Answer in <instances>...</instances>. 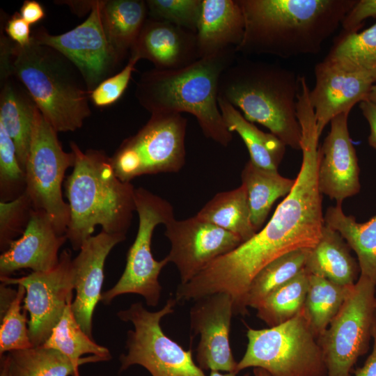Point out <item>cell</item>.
<instances>
[{
    "label": "cell",
    "instance_id": "cell-7",
    "mask_svg": "<svg viewBox=\"0 0 376 376\" xmlns=\"http://www.w3.org/2000/svg\"><path fill=\"white\" fill-rule=\"evenodd\" d=\"M176 303L171 297L162 308L150 312L137 302L117 313L120 320L134 327L127 334V353L119 357L120 372L139 365L152 376H206L194 362L192 351L183 349L162 331L161 320L174 311Z\"/></svg>",
    "mask_w": 376,
    "mask_h": 376
},
{
    "label": "cell",
    "instance_id": "cell-39",
    "mask_svg": "<svg viewBox=\"0 0 376 376\" xmlns=\"http://www.w3.org/2000/svg\"><path fill=\"white\" fill-rule=\"evenodd\" d=\"M135 55H131L127 65L117 74L100 83L90 93L93 103L97 107H107L115 103L126 90L135 65L139 61Z\"/></svg>",
    "mask_w": 376,
    "mask_h": 376
},
{
    "label": "cell",
    "instance_id": "cell-43",
    "mask_svg": "<svg viewBox=\"0 0 376 376\" xmlns=\"http://www.w3.org/2000/svg\"><path fill=\"white\" fill-rule=\"evenodd\" d=\"M19 14L26 22L32 24L42 19L45 13L42 6L39 2L27 0L23 3Z\"/></svg>",
    "mask_w": 376,
    "mask_h": 376
},
{
    "label": "cell",
    "instance_id": "cell-18",
    "mask_svg": "<svg viewBox=\"0 0 376 376\" xmlns=\"http://www.w3.org/2000/svg\"><path fill=\"white\" fill-rule=\"evenodd\" d=\"M66 240V235L56 231L45 211L33 209L23 234L0 256V278L10 277L22 269L34 272L53 269L58 263V251Z\"/></svg>",
    "mask_w": 376,
    "mask_h": 376
},
{
    "label": "cell",
    "instance_id": "cell-28",
    "mask_svg": "<svg viewBox=\"0 0 376 376\" xmlns=\"http://www.w3.org/2000/svg\"><path fill=\"white\" fill-rule=\"evenodd\" d=\"M72 302L68 304L61 318L42 345L61 352L79 366L87 363L109 361L111 359L109 350L96 343L76 320Z\"/></svg>",
    "mask_w": 376,
    "mask_h": 376
},
{
    "label": "cell",
    "instance_id": "cell-38",
    "mask_svg": "<svg viewBox=\"0 0 376 376\" xmlns=\"http://www.w3.org/2000/svg\"><path fill=\"white\" fill-rule=\"evenodd\" d=\"M33 209L26 193L10 201H0V250L2 252L23 234Z\"/></svg>",
    "mask_w": 376,
    "mask_h": 376
},
{
    "label": "cell",
    "instance_id": "cell-23",
    "mask_svg": "<svg viewBox=\"0 0 376 376\" xmlns=\"http://www.w3.org/2000/svg\"><path fill=\"white\" fill-rule=\"evenodd\" d=\"M37 107L29 93L6 81L0 98V124L12 139L22 169L29 152ZM25 172V171H24Z\"/></svg>",
    "mask_w": 376,
    "mask_h": 376
},
{
    "label": "cell",
    "instance_id": "cell-21",
    "mask_svg": "<svg viewBox=\"0 0 376 376\" xmlns=\"http://www.w3.org/2000/svg\"><path fill=\"white\" fill-rule=\"evenodd\" d=\"M244 32V19L237 0H202L196 32L200 58L236 49Z\"/></svg>",
    "mask_w": 376,
    "mask_h": 376
},
{
    "label": "cell",
    "instance_id": "cell-46",
    "mask_svg": "<svg viewBox=\"0 0 376 376\" xmlns=\"http://www.w3.org/2000/svg\"><path fill=\"white\" fill-rule=\"evenodd\" d=\"M0 376H10L9 359L8 354L0 356Z\"/></svg>",
    "mask_w": 376,
    "mask_h": 376
},
{
    "label": "cell",
    "instance_id": "cell-34",
    "mask_svg": "<svg viewBox=\"0 0 376 376\" xmlns=\"http://www.w3.org/2000/svg\"><path fill=\"white\" fill-rule=\"evenodd\" d=\"M310 249H297L285 253L264 267L249 285L246 306L256 308L269 294L295 277L304 268Z\"/></svg>",
    "mask_w": 376,
    "mask_h": 376
},
{
    "label": "cell",
    "instance_id": "cell-25",
    "mask_svg": "<svg viewBox=\"0 0 376 376\" xmlns=\"http://www.w3.org/2000/svg\"><path fill=\"white\" fill-rule=\"evenodd\" d=\"M327 225L338 232L357 257L360 275L376 286V214L364 223L346 215L341 204L327 208L324 215Z\"/></svg>",
    "mask_w": 376,
    "mask_h": 376
},
{
    "label": "cell",
    "instance_id": "cell-29",
    "mask_svg": "<svg viewBox=\"0 0 376 376\" xmlns=\"http://www.w3.org/2000/svg\"><path fill=\"white\" fill-rule=\"evenodd\" d=\"M195 216L237 235L242 242L257 233L251 221L247 192L242 184L217 194Z\"/></svg>",
    "mask_w": 376,
    "mask_h": 376
},
{
    "label": "cell",
    "instance_id": "cell-44",
    "mask_svg": "<svg viewBox=\"0 0 376 376\" xmlns=\"http://www.w3.org/2000/svg\"><path fill=\"white\" fill-rule=\"evenodd\" d=\"M372 339L373 349L362 367L357 369L355 376H376V312L374 317Z\"/></svg>",
    "mask_w": 376,
    "mask_h": 376
},
{
    "label": "cell",
    "instance_id": "cell-11",
    "mask_svg": "<svg viewBox=\"0 0 376 376\" xmlns=\"http://www.w3.org/2000/svg\"><path fill=\"white\" fill-rule=\"evenodd\" d=\"M375 287L360 275L337 315L318 338L327 376H350L358 359L368 350L376 312Z\"/></svg>",
    "mask_w": 376,
    "mask_h": 376
},
{
    "label": "cell",
    "instance_id": "cell-48",
    "mask_svg": "<svg viewBox=\"0 0 376 376\" xmlns=\"http://www.w3.org/2000/svg\"><path fill=\"white\" fill-rule=\"evenodd\" d=\"M367 100L376 103V83L372 86Z\"/></svg>",
    "mask_w": 376,
    "mask_h": 376
},
{
    "label": "cell",
    "instance_id": "cell-37",
    "mask_svg": "<svg viewBox=\"0 0 376 376\" xmlns=\"http://www.w3.org/2000/svg\"><path fill=\"white\" fill-rule=\"evenodd\" d=\"M146 2L150 18L196 32L202 0H148Z\"/></svg>",
    "mask_w": 376,
    "mask_h": 376
},
{
    "label": "cell",
    "instance_id": "cell-49",
    "mask_svg": "<svg viewBox=\"0 0 376 376\" xmlns=\"http://www.w3.org/2000/svg\"><path fill=\"white\" fill-rule=\"evenodd\" d=\"M253 375V376H271L266 370L260 368H254Z\"/></svg>",
    "mask_w": 376,
    "mask_h": 376
},
{
    "label": "cell",
    "instance_id": "cell-30",
    "mask_svg": "<svg viewBox=\"0 0 376 376\" xmlns=\"http://www.w3.org/2000/svg\"><path fill=\"white\" fill-rule=\"evenodd\" d=\"M353 285H340L327 279L309 274L303 311L317 339L337 315Z\"/></svg>",
    "mask_w": 376,
    "mask_h": 376
},
{
    "label": "cell",
    "instance_id": "cell-19",
    "mask_svg": "<svg viewBox=\"0 0 376 376\" xmlns=\"http://www.w3.org/2000/svg\"><path fill=\"white\" fill-rule=\"evenodd\" d=\"M125 239L101 230L83 244L73 259L76 295L71 307L76 320L92 338L93 312L101 301L106 259L112 249Z\"/></svg>",
    "mask_w": 376,
    "mask_h": 376
},
{
    "label": "cell",
    "instance_id": "cell-31",
    "mask_svg": "<svg viewBox=\"0 0 376 376\" xmlns=\"http://www.w3.org/2000/svg\"><path fill=\"white\" fill-rule=\"evenodd\" d=\"M324 60L343 70L368 72L376 79V24L361 32L343 33Z\"/></svg>",
    "mask_w": 376,
    "mask_h": 376
},
{
    "label": "cell",
    "instance_id": "cell-5",
    "mask_svg": "<svg viewBox=\"0 0 376 376\" xmlns=\"http://www.w3.org/2000/svg\"><path fill=\"white\" fill-rule=\"evenodd\" d=\"M1 72L14 75L57 132L81 128L91 114L90 92L81 86L70 61L31 37L24 46L1 41Z\"/></svg>",
    "mask_w": 376,
    "mask_h": 376
},
{
    "label": "cell",
    "instance_id": "cell-13",
    "mask_svg": "<svg viewBox=\"0 0 376 376\" xmlns=\"http://www.w3.org/2000/svg\"><path fill=\"white\" fill-rule=\"evenodd\" d=\"M104 1L95 2L87 19L60 35H51L42 29L32 35L38 43L59 52L72 63L91 93L111 73L121 58L107 36L102 19Z\"/></svg>",
    "mask_w": 376,
    "mask_h": 376
},
{
    "label": "cell",
    "instance_id": "cell-8",
    "mask_svg": "<svg viewBox=\"0 0 376 376\" xmlns=\"http://www.w3.org/2000/svg\"><path fill=\"white\" fill-rule=\"evenodd\" d=\"M57 133L37 107L24 170L25 193L33 208L45 211L56 231L66 235L70 209L62 187L66 171L74 166L75 155L63 150Z\"/></svg>",
    "mask_w": 376,
    "mask_h": 376
},
{
    "label": "cell",
    "instance_id": "cell-17",
    "mask_svg": "<svg viewBox=\"0 0 376 376\" xmlns=\"http://www.w3.org/2000/svg\"><path fill=\"white\" fill-rule=\"evenodd\" d=\"M349 114L340 113L331 120L330 131L319 148V191L338 204L361 188L357 157L348 131Z\"/></svg>",
    "mask_w": 376,
    "mask_h": 376
},
{
    "label": "cell",
    "instance_id": "cell-41",
    "mask_svg": "<svg viewBox=\"0 0 376 376\" xmlns=\"http://www.w3.org/2000/svg\"><path fill=\"white\" fill-rule=\"evenodd\" d=\"M5 30L9 38L20 46L26 45L31 40L30 24L16 13L7 22Z\"/></svg>",
    "mask_w": 376,
    "mask_h": 376
},
{
    "label": "cell",
    "instance_id": "cell-42",
    "mask_svg": "<svg viewBox=\"0 0 376 376\" xmlns=\"http://www.w3.org/2000/svg\"><path fill=\"white\" fill-rule=\"evenodd\" d=\"M359 108L370 125L368 143L376 149V103L368 100H363L359 103Z\"/></svg>",
    "mask_w": 376,
    "mask_h": 376
},
{
    "label": "cell",
    "instance_id": "cell-3",
    "mask_svg": "<svg viewBox=\"0 0 376 376\" xmlns=\"http://www.w3.org/2000/svg\"><path fill=\"white\" fill-rule=\"evenodd\" d=\"M235 49L198 59L177 70L143 72L135 95L151 115L188 113L196 118L205 137L226 147L233 133L226 127L219 105V85L224 72L236 59Z\"/></svg>",
    "mask_w": 376,
    "mask_h": 376
},
{
    "label": "cell",
    "instance_id": "cell-12",
    "mask_svg": "<svg viewBox=\"0 0 376 376\" xmlns=\"http://www.w3.org/2000/svg\"><path fill=\"white\" fill-rule=\"evenodd\" d=\"M0 281L6 285L24 287L22 308L29 313V337L33 346L43 345L73 301L75 276L71 251L63 250L57 265L49 271L32 272L20 278H0Z\"/></svg>",
    "mask_w": 376,
    "mask_h": 376
},
{
    "label": "cell",
    "instance_id": "cell-1",
    "mask_svg": "<svg viewBox=\"0 0 376 376\" xmlns=\"http://www.w3.org/2000/svg\"><path fill=\"white\" fill-rule=\"evenodd\" d=\"M357 0H237L244 32L237 54H316Z\"/></svg>",
    "mask_w": 376,
    "mask_h": 376
},
{
    "label": "cell",
    "instance_id": "cell-35",
    "mask_svg": "<svg viewBox=\"0 0 376 376\" xmlns=\"http://www.w3.org/2000/svg\"><path fill=\"white\" fill-rule=\"evenodd\" d=\"M17 294L6 313L1 318L0 356L6 352L33 347L29 331L26 311H22L26 290L18 285Z\"/></svg>",
    "mask_w": 376,
    "mask_h": 376
},
{
    "label": "cell",
    "instance_id": "cell-4",
    "mask_svg": "<svg viewBox=\"0 0 376 376\" xmlns=\"http://www.w3.org/2000/svg\"><path fill=\"white\" fill-rule=\"evenodd\" d=\"M301 76L278 64L236 58L222 74L219 96L251 123L267 127L286 146L301 150L297 115Z\"/></svg>",
    "mask_w": 376,
    "mask_h": 376
},
{
    "label": "cell",
    "instance_id": "cell-27",
    "mask_svg": "<svg viewBox=\"0 0 376 376\" xmlns=\"http://www.w3.org/2000/svg\"><path fill=\"white\" fill-rule=\"evenodd\" d=\"M146 2L141 0L104 1L102 8L103 26L113 48L124 58L131 50L146 21Z\"/></svg>",
    "mask_w": 376,
    "mask_h": 376
},
{
    "label": "cell",
    "instance_id": "cell-33",
    "mask_svg": "<svg viewBox=\"0 0 376 376\" xmlns=\"http://www.w3.org/2000/svg\"><path fill=\"white\" fill-rule=\"evenodd\" d=\"M309 274L304 268L295 277L269 294L256 308V316L268 327L281 324L304 308Z\"/></svg>",
    "mask_w": 376,
    "mask_h": 376
},
{
    "label": "cell",
    "instance_id": "cell-9",
    "mask_svg": "<svg viewBox=\"0 0 376 376\" xmlns=\"http://www.w3.org/2000/svg\"><path fill=\"white\" fill-rule=\"evenodd\" d=\"M187 120L180 113L152 114L139 132L125 139L111 157L123 181L179 171L185 162Z\"/></svg>",
    "mask_w": 376,
    "mask_h": 376
},
{
    "label": "cell",
    "instance_id": "cell-47",
    "mask_svg": "<svg viewBox=\"0 0 376 376\" xmlns=\"http://www.w3.org/2000/svg\"><path fill=\"white\" fill-rule=\"evenodd\" d=\"M237 373L233 372L221 373L220 371H211L210 376H237ZM243 376H251L249 373H246Z\"/></svg>",
    "mask_w": 376,
    "mask_h": 376
},
{
    "label": "cell",
    "instance_id": "cell-45",
    "mask_svg": "<svg viewBox=\"0 0 376 376\" xmlns=\"http://www.w3.org/2000/svg\"><path fill=\"white\" fill-rule=\"evenodd\" d=\"M17 290L9 288L8 285L1 283L0 285V317L1 318L7 311L13 301Z\"/></svg>",
    "mask_w": 376,
    "mask_h": 376
},
{
    "label": "cell",
    "instance_id": "cell-15",
    "mask_svg": "<svg viewBox=\"0 0 376 376\" xmlns=\"http://www.w3.org/2000/svg\"><path fill=\"white\" fill-rule=\"evenodd\" d=\"M190 309V326L200 334L196 361L203 370L233 372L235 361L229 343L233 301L226 292H217L196 301Z\"/></svg>",
    "mask_w": 376,
    "mask_h": 376
},
{
    "label": "cell",
    "instance_id": "cell-20",
    "mask_svg": "<svg viewBox=\"0 0 376 376\" xmlns=\"http://www.w3.org/2000/svg\"><path fill=\"white\" fill-rule=\"evenodd\" d=\"M130 51L164 70L182 68L200 58L195 32L150 17Z\"/></svg>",
    "mask_w": 376,
    "mask_h": 376
},
{
    "label": "cell",
    "instance_id": "cell-14",
    "mask_svg": "<svg viewBox=\"0 0 376 376\" xmlns=\"http://www.w3.org/2000/svg\"><path fill=\"white\" fill-rule=\"evenodd\" d=\"M164 226V235L171 242L166 257L177 267L180 284L189 282L213 260L242 243L237 235L196 216L184 220L173 217Z\"/></svg>",
    "mask_w": 376,
    "mask_h": 376
},
{
    "label": "cell",
    "instance_id": "cell-50",
    "mask_svg": "<svg viewBox=\"0 0 376 376\" xmlns=\"http://www.w3.org/2000/svg\"><path fill=\"white\" fill-rule=\"evenodd\" d=\"M375 306H376V299H375Z\"/></svg>",
    "mask_w": 376,
    "mask_h": 376
},
{
    "label": "cell",
    "instance_id": "cell-22",
    "mask_svg": "<svg viewBox=\"0 0 376 376\" xmlns=\"http://www.w3.org/2000/svg\"><path fill=\"white\" fill-rule=\"evenodd\" d=\"M340 234L324 224L318 244L309 250L304 269L309 274L343 285H353L360 267Z\"/></svg>",
    "mask_w": 376,
    "mask_h": 376
},
{
    "label": "cell",
    "instance_id": "cell-32",
    "mask_svg": "<svg viewBox=\"0 0 376 376\" xmlns=\"http://www.w3.org/2000/svg\"><path fill=\"white\" fill-rule=\"evenodd\" d=\"M8 356L10 376H80L79 366L43 345L12 351Z\"/></svg>",
    "mask_w": 376,
    "mask_h": 376
},
{
    "label": "cell",
    "instance_id": "cell-16",
    "mask_svg": "<svg viewBox=\"0 0 376 376\" xmlns=\"http://www.w3.org/2000/svg\"><path fill=\"white\" fill-rule=\"evenodd\" d=\"M315 85L309 91L319 136L336 116L350 112L352 107L366 100L376 79L359 70L341 69L324 60L314 68Z\"/></svg>",
    "mask_w": 376,
    "mask_h": 376
},
{
    "label": "cell",
    "instance_id": "cell-24",
    "mask_svg": "<svg viewBox=\"0 0 376 376\" xmlns=\"http://www.w3.org/2000/svg\"><path fill=\"white\" fill-rule=\"evenodd\" d=\"M218 105L227 129L231 133L237 132L243 140L250 161L260 168L277 171L283 159L286 146L271 132L259 130L237 109L219 97Z\"/></svg>",
    "mask_w": 376,
    "mask_h": 376
},
{
    "label": "cell",
    "instance_id": "cell-6",
    "mask_svg": "<svg viewBox=\"0 0 376 376\" xmlns=\"http://www.w3.org/2000/svg\"><path fill=\"white\" fill-rule=\"evenodd\" d=\"M246 337V352L236 373L260 368L271 376H327L322 349L303 310L275 327H249Z\"/></svg>",
    "mask_w": 376,
    "mask_h": 376
},
{
    "label": "cell",
    "instance_id": "cell-40",
    "mask_svg": "<svg viewBox=\"0 0 376 376\" xmlns=\"http://www.w3.org/2000/svg\"><path fill=\"white\" fill-rule=\"evenodd\" d=\"M369 17L376 18V0H357L341 22L343 33L358 32L363 22Z\"/></svg>",
    "mask_w": 376,
    "mask_h": 376
},
{
    "label": "cell",
    "instance_id": "cell-10",
    "mask_svg": "<svg viewBox=\"0 0 376 376\" xmlns=\"http://www.w3.org/2000/svg\"><path fill=\"white\" fill-rule=\"evenodd\" d=\"M135 205L139 216L137 233L127 251L123 274L111 288L102 294L101 301L105 305L129 293L142 296L149 306H156L161 297L162 288L158 279L169 260L166 257L161 260L154 258L151 240L156 226L174 217L173 209L166 200L143 187L135 189Z\"/></svg>",
    "mask_w": 376,
    "mask_h": 376
},
{
    "label": "cell",
    "instance_id": "cell-26",
    "mask_svg": "<svg viewBox=\"0 0 376 376\" xmlns=\"http://www.w3.org/2000/svg\"><path fill=\"white\" fill-rule=\"evenodd\" d=\"M241 178L247 192L251 221L258 233L274 203L292 191L295 179L283 177L277 171L260 168L250 160L245 164Z\"/></svg>",
    "mask_w": 376,
    "mask_h": 376
},
{
    "label": "cell",
    "instance_id": "cell-36",
    "mask_svg": "<svg viewBox=\"0 0 376 376\" xmlns=\"http://www.w3.org/2000/svg\"><path fill=\"white\" fill-rule=\"evenodd\" d=\"M26 175L15 146L0 124V201L15 200L25 193Z\"/></svg>",
    "mask_w": 376,
    "mask_h": 376
},
{
    "label": "cell",
    "instance_id": "cell-2",
    "mask_svg": "<svg viewBox=\"0 0 376 376\" xmlns=\"http://www.w3.org/2000/svg\"><path fill=\"white\" fill-rule=\"evenodd\" d=\"M70 145L75 163L63 185L70 209L66 236L72 248L79 251L97 226L126 237L136 211L133 185L116 175L111 157L102 150L84 152L76 143Z\"/></svg>",
    "mask_w": 376,
    "mask_h": 376
}]
</instances>
